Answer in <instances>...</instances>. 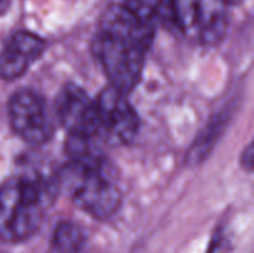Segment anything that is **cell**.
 <instances>
[{"mask_svg": "<svg viewBox=\"0 0 254 253\" xmlns=\"http://www.w3.org/2000/svg\"><path fill=\"white\" fill-rule=\"evenodd\" d=\"M156 25L141 19L124 4H113L102 15L93 51L113 88L127 94L143 73L145 55Z\"/></svg>", "mask_w": 254, "mask_h": 253, "instance_id": "6da1fadb", "label": "cell"}, {"mask_svg": "<svg viewBox=\"0 0 254 253\" xmlns=\"http://www.w3.org/2000/svg\"><path fill=\"white\" fill-rule=\"evenodd\" d=\"M56 184L36 176L11 179L0 186V240L20 243L39 231Z\"/></svg>", "mask_w": 254, "mask_h": 253, "instance_id": "7a4b0ae2", "label": "cell"}, {"mask_svg": "<svg viewBox=\"0 0 254 253\" xmlns=\"http://www.w3.org/2000/svg\"><path fill=\"white\" fill-rule=\"evenodd\" d=\"M55 184L68 195L77 207L93 217H109L122 203L121 190L108 161L82 164L69 160L60 171Z\"/></svg>", "mask_w": 254, "mask_h": 253, "instance_id": "3957f363", "label": "cell"}, {"mask_svg": "<svg viewBox=\"0 0 254 253\" xmlns=\"http://www.w3.org/2000/svg\"><path fill=\"white\" fill-rule=\"evenodd\" d=\"M228 5V0H169V12L189 40L211 46L227 31Z\"/></svg>", "mask_w": 254, "mask_h": 253, "instance_id": "277c9868", "label": "cell"}, {"mask_svg": "<svg viewBox=\"0 0 254 253\" xmlns=\"http://www.w3.org/2000/svg\"><path fill=\"white\" fill-rule=\"evenodd\" d=\"M98 136L109 145L129 144L139 130V117L126 94L113 87L103 89L96 101Z\"/></svg>", "mask_w": 254, "mask_h": 253, "instance_id": "5b68a950", "label": "cell"}, {"mask_svg": "<svg viewBox=\"0 0 254 253\" xmlns=\"http://www.w3.org/2000/svg\"><path fill=\"white\" fill-rule=\"evenodd\" d=\"M9 119L15 133L32 145L46 143L52 135V122L45 101L31 89L15 92L9 101Z\"/></svg>", "mask_w": 254, "mask_h": 253, "instance_id": "8992f818", "label": "cell"}, {"mask_svg": "<svg viewBox=\"0 0 254 253\" xmlns=\"http://www.w3.org/2000/svg\"><path fill=\"white\" fill-rule=\"evenodd\" d=\"M55 111L60 123L69 136H98V117L96 101L76 84H66L56 97Z\"/></svg>", "mask_w": 254, "mask_h": 253, "instance_id": "52a82bcc", "label": "cell"}, {"mask_svg": "<svg viewBox=\"0 0 254 253\" xmlns=\"http://www.w3.org/2000/svg\"><path fill=\"white\" fill-rule=\"evenodd\" d=\"M46 49L44 40L29 31H17L0 51V78L21 77Z\"/></svg>", "mask_w": 254, "mask_h": 253, "instance_id": "ba28073f", "label": "cell"}, {"mask_svg": "<svg viewBox=\"0 0 254 253\" xmlns=\"http://www.w3.org/2000/svg\"><path fill=\"white\" fill-rule=\"evenodd\" d=\"M86 242L83 230L74 222L64 221L55 228L51 238V253H79Z\"/></svg>", "mask_w": 254, "mask_h": 253, "instance_id": "9c48e42d", "label": "cell"}, {"mask_svg": "<svg viewBox=\"0 0 254 253\" xmlns=\"http://www.w3.org/2000/svg\"><path fill=\"white\" fill-rule=\"evenodd\" d=\"M123 4L139 17L154 24L164 12H169V0H126Z\"/></svg>", "mask_w": 254, "mask_h": 253, "instance_id": "30bf717a", "label": "cell"}, {"mask_svg": "<svg viewBox=\"0 0 254 253\" xmlns=\"http://www.w3.org/2000/svg\"><path fill=\"white\" fill-rule=\"evenodd\" d=\"M242 165L243 168L246 169H252V165H253V146L252 145H248L247 148H246L245 150V154H243L242 156Z\"/></svg>", "mask_w": 254, "mask_h": 253, "instance_id": "8fae6325", "label": "cell"}, {"mask_svg": "<svg viewBox=\"0 0 254 253\" xmlns=\"http://www.w3.org/2000/svg\"><path fill=\"white\" fill-rule=\"evenodd\" d=\"M10 5H11V0H0V16L6 14Z\"/></svg>", "mask_w": 254, "mask_h": 253, "instance_id": "7c38bea8", "label": "cell"}, {"mask_svg": "<svg viewBox=\"0 0 254 253\" xmlns=\"http://www.w3.org/2000/svg\"><path fill=\"white\" fill-rule=\"evenodd\" d=\"M228 1H230V4H231V2H235V0H228Z\"/></svg>", "mask_w": 254, "mask_h": 253, "instance_id": "4fadbf2b", "label": "cell"}]
</instances>
